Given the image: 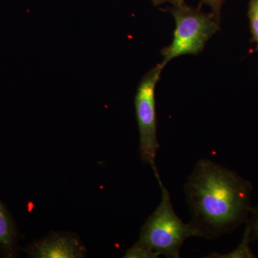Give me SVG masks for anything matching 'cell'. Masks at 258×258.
<instances>
[{
	"label": "cell",
	"mask_w": 258,
	"mask_h": 258,
	"mask_svg": "<svg viewBox=\"0 0 258 258\" xmlns=\"http://www.w3.org/2000/svg\"><path fill=\"white\" fill-rule=\"evenodd\" d=\"M191 222L202 238H220L247 221L252 186L235 171L200 159L184 185Z\"/></svg>",
	"instance_id": "obj_1"
},
{
	"label": "cell",
	"mask_w": 258,
	"mask_h": 258,
	"mask_svg": "<svg viewBox=\"0 0 258 258\" xmlns=\"http://www.w3.org/2000/svg\"><path fill=\"white\" fill-rule=\"evenodd\" d=\"M157 179L161 190V201L144 222L137 242L158 257L179 258L185 241L189 237H200V233L191 222L184 223L176 215L170 194L163 184L160 176Z\"/></svg>",
	"instance_id": "obj_2"
},
{
	"label": "cell",
	"mask_w": 258,
	"mask_h": 258,
	"mask_svg": "<svg viewBox=\"0 0 258 258\" xmlns=\"http://www.w3.org/2000/svg\"><path fill=\"white\" fill-rule=\"evenodd\" d=\"M175 20L172 42L161 50L166 66L171 60L181 55L201 53L208 40L220 30V22L212 13H205L195 8L184 0L169 10Z\"/></svg>",
	"instance_id": "obj_3"
},
{
	"label": "cell",
	"mask_w": 258,
	"mask_h": 258,
	"mask_svg": "<svg viewBox=\"0 0 258 258\" xmlns=\"http://www.w3.org/2000/svg\"><path fill=\"white\" fill-rule=\"evenodd\" d=\"M164 67L165 66L161 62L144 75L139 83L134 99L140 140L139 154L142 161L152 168L156 178L159 176L156 166L159 144L157 139L155 91Z\"/></svg>",
	"instance_id": "obj_4"
},
{
	"label": "cell",
	"mask_w": 258,
	"mask_h": 258,
	"mask_svg": "<svg viewBox=\"0 0 258 258\" xmlns=\"http://www.w3.org/2000/svg\"><path fill=\"white\" fill-rule=\"evenodd\" d=\"M25 252L33 258H81L86 256L87 249L75 234L52 232L29 244Z\"/></svg>",
	"instance_id": "obj_5"
},
{
	"label": "cell",
	"mask_w": 258,
	"mask_h": 258,
	"mask_svg": "<svg viewBox=\"0 0 258 258\" xmlns=\"http://www.w3.org/2000/svg\"><path fill=\"white\" fill-rule=\"evenodd\" d=\"M18 240V231L14 220L0 200V257H16Z\"/></svg>",
	"instance_id": "obj_6"
},
{
	"label": "cell",
	"mask_w": 258,
	"mask_h": 258,
	"mask_svg": "<svg viewBox=\"0 0 258 258\" xmlns=\"http://www.w3.org/2000/svg\"><path fill=\"white\" fill-rule=\"evenodd\" d=\"M251 239L250 228L248 224L246 222L245 230L243 238L240 244L232 252L226 254H220L217 252H213L205 256L207 258H253L255 257L253 252L249 247V242H252Z\"/></svg>",
	"instance_id": "obj_7"
},
{
	"label": "cell",
	"mask_w": 258,
	"mask_h": 258,
	"mask_svg": "<svg viewBox=\"0 0 258 258\" xmlns=\"http://www.w3.org/2000/svg\"><path fill=\"white\" fill-rule=\"evenodd\" d=\"M247 17L250 28L251 42L257 44L255 50L258 51V0H249Z\"/></svg>",
	"instance_id": "obj_8"
},
{
	"label": "cell",
	"mask_w": 258,
	"mask_h": 258,
	"mask_svg": "<svg viewBox=\"0 0 258 258\" xmlns=\"http://www.w3.org/2000/svg\"><path fill=\"white\" fill-rule=\"evenodd\" d=\"M124 258H157L158 256L147 247H144L138 242L127 249L123 256Z\"/></svg>",
	"instance_id": "obj_9"
},
{
	"label": "cell",
	"mask_w": 258,
	"mask_h": 258,
	"mask_svg": "<svg viewBox=\"0 0 258 258\" xmlns=\"http://www.w3.org/2000/svg\"><path fill=\"white\" fill-rule=\"evenodd\" d=\"M246 222L250 228L251 239L252 240H258V205L252 208L250 215Z\"/></svg>",
	"instance_id": "obj_10"
},
{
	"label": "cell",
	"mask_w": 258,
	"mask_h": 258,
	"mask_svg": "<svg viewBox=\"0 0 258 258\" xmlns=\"http://www.w3.org/2000/svg\"><path fill=\"white\" fill-rule=\"evenodd\" d=\"M224 1L225 0H200V3L210 7L212 14L217 19V21L220 22V15Z\"/></svg>",
	"instance_id": "obj_11"
},
{
	"label": "cell",
	"mask_w": 258,
	"mask_h": 258,
	"mask_svg": "<svg viewBox=\"0 0 258 258\" xmlns=\"http://www.w3.org/2000/svg\"><path fill=\"white\" fill-rule=\"evenodd\" d=\"M181 1H182V0H152V3L154 6L157 7L159 5L166 4V3H170V4L174 5Z\"/></svg>",
	"instance_id": "obj_12"
}]
</instances>
